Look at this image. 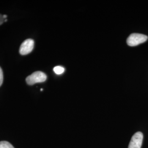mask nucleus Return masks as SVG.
Listing matches in <instances>:
<instances>
[{"instance_id": "f257e3e1", "label": "nucleus", "mask_w": 148, "mask_h": 148, "mask_svg": "<svg viewBox=\"0 0 148 148\" xmlns=\"http://www.w3.org/2000/svg\"><path fill=\"white\" fill-rule=\"evenodd\" d=\"M148 37L147 35L134 33L130 35L127 38V45L130 46H136L141 43L145 42L147 40Z\"/></svg>"}, {"instance_id": "f03ea898", "label": "nucleus", "mask_w": 148, "mask_h": 148, "mask_svg": "<svg viewBox=\"0 0 148 148\" xmlns=\"http://www.w3.org/2000/svg\"><path fill=\"white\" fill-rule=\"evenodd\" d=\"M47 79V76L41 71H36L26 79L27 83L29 85H33L37 83L43 82Z\"/></svg>"}, {"instance_id": "7ed1b4c3", "label": "nucleus", "mask_w": 148, "mask_h": 148, "mask_svg": "<svg viewBox=\"0 0 148 148\" xmlns=\"http://www.w3.org/2000/svg\"><path fill=\"white\" fill-rule=\"evenodd\" d=\"M34 41L32 39H27L21 43L19 49V53L21 55H27L31 53L34 47Z\"/></svg>"}, {"instance_id": "20e7f679", "label": "nucleus", "mask_w": 148, "mask_h": 148, "mask_svg": "<svg viewBox=\"0 0 148 148\" xmlns=\"http://www.w3.org/2000/svg\"><path fill=\"white\" fill-rule=\"evenodd\" d=\"M143 134L140 132L136 133L131 138L128 148H141L143 142Z\"/></svg>"}, {"instance_id": "39448f33", "label": "nucleus", "mask_w": 148, "mask_h": 148, "mask_svg": "<svg viewBox=\"0 0 148 148\" xmlns=\"http://www.w3.org/2000/svg\"><path fill=\"white\" fill-rule=\"evenodd\" d=\"M0 148H14L11 143L6 142L2 141L0 142Z\"/></svg>"}, {"instance_id": "423d86ee", "label": "nucleus", "mask_w": 148, "mask_h": 148, "mask_svg": "<svg viewBox=\"0 0 148 148\" xmlns=\"http://www.w3.org/2000/svg\"><path fill=\"white\" fill-rule=\"evenodd\" d=\"M53 70H54V73L56 74H58V75H60V74L63 73L64 71H65V69L62 66H57L54 68Z\"/></svg>"}, {"instance_id": "0eeeda50", "label": "nucleus", "mask_w": 148, "mask_h": 148, "mask_svg": "<svg viewBox=\"0 0 148 148\" xmlns=\"http://www.w3.org/2000/svg\"><path fill=\"white\" fill-rule=\"evenodd\" d=\"M3 71L2 70L0 67V87L1 86V85L3 83Z\"/></svg>"}, {"instance_id": "6e6552de", "label": "nucleus", "mask_w": 148, "mask_h": 148, "mask_svg": "<svg viewBox=\"0 0 148 148\" xmlns=\"http://www.w3.org/2000/svg\"><path fill=\"white\" fill-rule=\"evenodd\" d=\"M3 22H5V19L3 18V16H2L1 14H0V25H1Z\"/></svg>"}, {"instance_id": "1a4fd4ad", "label": "nucleus", "mask_w": 148, "mask_h": 148, "mask_svg": "<svg viewBox=\"0 0 148 148\" xmlns=\"http://www.w3.org/2000/svg\"><path fill=\"white\" fill-rule=\"evenodd\" d=\"M3 18L5 19V18H7V16H6V15H4V16H3Z\"/></svg>"}, {"instance_id": "9d476101", "label": "nucleus", "mask_w": 148, "mask_h": 148, "mask_svg": "<svg viewBox=\"0 0 148 148\" xmlns=\"http://www.w3.org/2000/svg\"><path fill=\"white\" fill-rule=\"evenodd\" d=\"M7 21V19H5V22H6V21Z\"/></svg>"}]
</instances>
